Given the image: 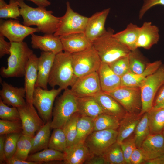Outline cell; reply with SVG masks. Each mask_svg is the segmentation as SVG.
Instances as JSON below:
<instances>
[{
  "mask_svg": "<svg viewBox=\"0 0 164 164\" xmlns=\"http://www.w3.org/2000/svg\"><path fill=\"white\" fill-rule=\"evenodd\" d=\"M17 0L24 25L28 26H36L39 32L45 34H53L56 31L60 17L53 15V11L47 10L44 7H32L26 4L23 0Z\"/></svg>",
  "mask_w": 164,
  "mask_h": 164,
  "instance_id": "obj_1",
  "label": "cell"
},
{
  "mask_svg": "<svg viewBox=\"0 0 164 164\" xmlns=\"http://www.w3.org/2000/svg\"><path fill=\"white\" fill-rule=\"evenodd\" d=\"M77 78L74 73L72 54L63 51L56 54L49 75L48 84L62 90L71 87Z\"/></svg>",
  "mask_w": 164,
  "mask_h": 164,
  "instance_id": "obj_2",
  "label": "cell"
},
{
  "mask_svg": "<svg viewBox=\"0 0 164 164\" xmlns=\"http://www.w3.org/2000/svg\"><path fill=\"white\" fill-rule=\"evenodd\" d=\"M7 67L1 68V76L4 78L20 77L24 76L25 69L33 51L25 42H11Z\"/></svg>",
  "mask_w": 164,
  "mask_h": 164,
  "instance_id": "obj_3",
  "label": "cell"
},
{
  "mask_svg": "<svg viewBox=\"0 0 164 164\" xmlns=\"http://www.w3.org/2000/svg\"><path fill=\"white\" fill-rule=\"evenodd\" d=\"M113 31L106 30L92 43L102 62L109 64L128 55L131 51L113 36Z\"/></svg>",
  "mask_w": 164,
  "mask_h": 164,
  "instance_id": "obj_4",
  "label": "cell"
},
{
  "mask_svg": "<svg viewBox=\"0 0 164 164\" xmlns=\"http://www.w3.org/2000/svg\"><path fill=\"white\" fill-rule=\"evenodd\" d=\"M77 111V97L70 89H65L62 94L56 99L53 107L51 129L62 128L68 120Z\"/></svg>",
  "mask_w": 164,
  "mask_h": 164,
  "instance_id": "obj_5",
  "label": "cell"
},
{
  "mask_svg": "<svg viewBox=\"0 0 164 164\" xmlns=\"http://www.w3.org/2000/svg\"><path fill=\"white\" fill-rule=\"evenodd\" d=\"M164 84V65L161 66L155 72L147 77L141 84L142 107L139 114L143 115L152 108L156 94Z\"/></svg>",
  "mask_w": 164,
  "mask_h": 164,
  "instance_id": "obj_6",
  "label": "cell"
},
{
  "mask_svg": "<svg viewBox=\"0 0 164 164\" xmlns=\"http://www.w3.org/2000/svg\"><path fill=\"white\" fill-rule=\"evenodd\" d=\"M71 54L73 68L77 78L97 71L101 61L92 46L85 50Z\"/></svg>",
  "mask_w": 164,
  "mask_h": 164,
  "instance_id": "obj_7",
  "label": "cell"
},
{
  "mask_svg": "<svg viewBox=\"0 0 164 164\" xmlns=\"http://www.w3.org/2000/svg\"><path fill=\"white\" fill-rule=\"evenodd\" d=\"M106 93L118 102L127 113L139 114L140 112L142 102L139 87L121 86Z\"/></svg>",
  "mask_w": 164,
  "mask_h": 164,
  "instance_id": "obj_8",
  "label": "cell"
},
{
  "mask_svg": "<svg viewBox=\"0 0 164 164\" xmlns=\"http://www.w3.org/2000/svg\"><path fill=\"white\" fill-rule=\"evenodd\" d=\"M62 90L59 88L48 90L40 87H35L32 104L45 124L50 121L54 101Z\"/></svg>",
  "mask_w": 164,
  "mask_h": 164,
  "instance_id": "obj_9",
  "label": "cell"
},
{
  "mask_svg": "<svg viewBox=\"0 0 164 164\" xmlns=\"http://www.w3.org/2000/svg\"><path fill=\"white\" fill-rule=\"evenodd\" d=\"M88 17L74 12L70 7L69 2L66 3V12L60 17L59 27L53 34L60 36L71 34L84 33Z\"/></svg>",
  "mask_w": 164,
  "mask_h": 164,
  "instance_id": "obj_10",
  "label": "cell"
},
{
  "mask_svg": "<svg viewBox=\"0 0 164 164\" xmlns=\"http://www.w3.org/2000/svg\"><path fill=\"white\" fill-rule=\"evenodd\" d=\"M117 130L107 129L93 132L84 144L91 155H102L110 146L116 142Z\"/></svg>",
  "mask_w": 164,
  "mask_h": 164,
  "instance_id": "obj_11",
  "label": "cell"
},
{
  "mask_svg": "<svg viewBox=\"0 0 164 164\" xmlns=\"http://www.w3.org/2000/svg\"><path fill=\"white\" fill-rule=\"evenodd\" d=\"M70 87L77 97H93L102 91L97 72L78 78Z\"/></svg>",
  "mask_w": 164,
  "mask_h": 164,
  "instance_id": "obj_12",
  "label": "cell"
},
{
  "mask_svg": "<svg viewBox=\"0 0 164 164\" xmlns=\"http://www.w3.org/2000/svg\"><path fill=\"white\" fill-rule=\"evenodd\" d=\"M22 125V133L32 137L45 124L32 104L27 103L18 108Z\"/></svg>",
  "mask_w": 164,
  "mask_h": 164,
  "instance_id": "obj_13",
  "label": "cell"
},
{
  "mask_svg": "<svg viewBox=\"0 0 164 164\" xmlns=\"http://www.w3.org/2000/svg\"><path fill=\"white\" fill-rule=\"evenodd\" d=\"M39 32L36 28L21 24L18 21L9 19L1 21L0 34L6 37L11 42H23L29 35Z\"/></svg>",
  "mask_w": 164,
  "mask_h": 164,
  "instance_id": "obj_14",
  "label": "cell"
},
{
  "mask_svg": "<svg viewBox=\"0 0 164 164\" xmlns=\"http://www.w3.org/2000/svg\"><path fill=\"white\" fill-rule=\"evenodd\" d=\"M110 9H105L88 18L84 33L92 43L106 31L105 24Z\"/></svg>",
  "mask_w": 164,
  "mask_h": 164,
  "instance_id": "obj_15",
  "label": "cell"
},
{
  "mask_svg": "<svg viewBox=\"0 0 164 164\" xmlns=\"http://www.w3.org/2000/svg\"><path fill=\"white\" fill-rule=\"evenodd\" d=\"M1 84L2 87L0 91V99L4 103L17 108L26 104L24 87H15L5 81H2Z\"/></svg>",
  "mask_w": 164,
  "mask_h": 164,
  "instance_id": "obj_16",
  "label": "cell"
},
{
  "mask_svg": "<svg viewBox=\"0 0 164 164\" xmlns=\"http://www.w3.org/2000/svg\"><path fill=\"white\" fill-rule=\"evenodd\" d=\"M139 148L144 155L146 161L164 155V138L162 133L150 134Z\"/></svg>",
  "mask_w": 164,
  "mask_h": 164,
  "instance_id": "obj_17",
  "label": "cell"
},
{
  "mask_svg": "<svg viewBox=\"0 0 164 164\" xmlns=\"http://www.w3.org/2000/svg\"><path fill=\"white\" fill-rule=\"evenodd\" d=\"M63 50L70 54L80 52L92 46V43L84 33L69 34L59 36Z\"/></svg>",
  "mask_w": 164,
  "mask_h": 164,
  "instance_id": "obj_18",
  "label": "cell"
},
{
  "mask_svg": "<svg viewBox=\"0 0 164 164\" xmlns=\"http://www.w3.org/2000/svg\"><path fill=\"white\" fill-rule=\"evenodd\" d=\"M31 43L34 49H39L42 51L51 52L56 54L63 50L60 36L53 34H45L39 36L31 34Z\"/></svg>",
  "mask_w": 164,
  "mask_h": 164,
  "instance_id": "obj_19",
  "label": "cell"
},
{
  "mask_svg": "<svg viewBox=\"0 0 164 164\" xmlns=\"http://www.w3.org/2000/svg\"><path fill=\"white\" fill-rule=\"evenodd\" d=\"M39 57L33 54L28 62L24 74V88L26 91V101L32 104L33 95L38 76Z\"/></svg>",
  "mask_w": 164,
  "mask_h": 164,
  "instance_id": "obj_20",
  "label": "cell"
},
{
  "mask_svg": "<svg viewBox=\"0 0 164 164\" xmlns=\"http://www.w3.org/2000/svg\"><path fill=\"white\" fill-rule=\"evenodd\" d=\"M56 54L42 51L39 57L38 76L35 87L48 89V79Z\"/></svg>",
  "mask_w": 164,
  "mask_h": 164,
  "instance_id": "obj_21",
  "label": "cell"
},
{
  "mask_svg": "<svg viewBox=\"0 0 164 164\" xmlns=\"http://www.w3.org/2000/svg\"><path fill=\"white\" fill-rule=\"evenodd\" d=\"M159 39L158 27L151 22H145L140 27L137 48L149 49L158 43Z\"/></svg>",
  "mask_w": 164,
  "mask_h": 164,
  "instance_id": "obj_22",
  "label": "cell"
},
{
  "mask_svg": "<svg viewBox=\"0 0 164 164\" xmlns=\"http://www.w3.org/2000/svg\"><path fill=\"white\" fill-rule=\"evenodd\" d=\"M97 72L102 91L109 92L121 86V77L112 70L108 64L101 62Z\"/></svg>",
  "mask_w": 164,
  "mask_h": 164,
  "instance_id": "obj_23",
  "label": "cell"
},
{
  "mask_svg": "<svg viewBox=\"0 0 164 164\" xmlns=\"http://www.w3.org/2000/svg\"><path fill=\"white\" fill-rule=\"evenodd\" d=\"M93 97L104 113L117 118L120 121L126 114V111L121 104L108 94L102 91Z\"/></svg>",
  "mask_w": 164,
  "mask_h": 164,
  "instance_id": "obj_24",
  "label": "cell"
},
{
  "mask_svg": "<svg viewBox=\"0 0 164 164\" xmlns=\"http://www.w3.org/2000/svg\"><path fill=\"white\" fill-rule=\"evenodd\" d=\"M162 65L161 60L148 64L142 73L135 74L129 71L121 77V86L139 87L143 81L157 70Z\"/></svg>",
  "mask_w": 164,
  "mask_h": 164,
  "instance_id": "obj_25",
  "label": "cell"
},
{
  "mask_svg": "<svg viewBox=\"0 0 164 164\" xmlns=\"http://www.w3.org/2000/svg\"><path fill=\"white\" fill-rule=\"evenodd\" d=\"M142 115L139 114L127 113L120 121L117 129V142L120 144L124 140L133 134Z\"/></svg>",
  "mask_w": 164,
  "mask_h": 164,
  "instance_id": "obj_26",
  "label": "cell"
},
{
  "mask_svg": "<svg viewBox=\"0 0 164 164\" xmlns=\"http://www.w3.org/2000/svg\"><path fill=\"white\" fill-rule=\"evenodd\" d=\"M63 162L66 164H82L91 154L84 143L74 144L67 147L64 152Z\"/></svg>",
  "mask_w": 164,
  "mask_h": 164,
  "instance_id": "obj_27",
  "label": "cell"
},
{
  "mask_svg": "<svg viewBox=\"0 0 164 164\" xmlns=\"http://www.w3.org/2000/svg\"><path fill=\"white\" fill-rule=\"evenodd\" d=\"M78 112L80 115L94 119L104 113L94 97H77Z\"/></svg>",
  "mask_w": 164,
  "mask_h": 164,
  "instance_id": "obj_28",
  "label": "cell"
},
{
  "mask_svg": "<svg viewBox=\"0 0 164 164\" xmlns=\"http://www.w3.org/2000/svg\"><path fill=\"white\" fill-rule=\"evenodd\" d=\"M140 27L130 23L124 30L116 33L113 36L131 51L137 49V44Z\"/></svg>",
  "mask_w": 164,
  "mask_h": 164,
  "instance_id": "obj_29",
  "label": "cell"
},
{
  "mask_svg": "<svg viewBox=\"0 0 164 164\" xmlns=\"http://www.w3.org/2000/svg\"><path fill=\"white\" fill-rule=\"evenodd\" d=\"M51 121L45 123L32 137V146L29 155L48 148L51 135Z\"/></svg>",
  "mask_w": 164,
  "mask_h": 164,
  "instance_id": "obj_30",
  "label": "cell"
},
{
  "mask_svg": "<svg viewBox=\"0 0 164 164\" xmlns=\"http://www.w3.org/2000/svg\"><path fill=\"white\" fill-rule=\"evenodd\" d=\"M64 159V153L48 148L29 155L26 160L42 164L45 162L55 161H63Z\"/></svg>",
  "mask_w": 164,
  "mask_h": 164,
  "instance_id": "obj_31",
  "label": "cell"
},
{
  "mask_svg": "<svg viewBox=\"0 0 164 164\" xmlns=\"http://www.w3.org/2000/svg\"><path fill=\"white\" fill-rule=\"evenodd\" d=\"M77 135L74 144L84 143L87 137L93 132V119L80 114L77 121Z\"/></svg>",
  "mask_w": 164,
  "mask_h": 164,
  "instance_id": "obj_32",
  "label": "cell"
},
{
  "mask_svg": "<svg viewBox=\"0 0 164 164\" xmlns=\"http://www.w3.org/2000/svg\"><path fill=\"white\" fill-rule=\"evenodd\" d=\"M147 113L150 134L162 133L164 129V108H152Z\"/></svg>",
  "mask_w": 164,
  "mask_h": 164,
  "instance_id": "obj_33",
  "label": "cell"
},
{
  "mask_svg": "<svg viewBox=\"0 0 164 164\" xmlns=\"http://www.w3.org/2000/svg\"><path fill=\"white\" fill-rule=\"evenodd\" d=\"M93 131L107 129L117 130L120 120L117 118L105 113L93 119Z\"/></svg>",
  "mask_w": 164,
  "mask_h": 164,
  "instance_id": "obj_34",
  "label": "cell"
},
{
  "mask_svg": "<svg viewBox=\"0 0 164 164\" xmlns=\"http://www.w3.org/2000/svg\"><path fill=\"white\" fill-rule=\"evenodd\" d=\"M150 134L148 113L146 112L143 115L134 132L136 147L139 148Z\"/></svg>",
  "mask_w": 164,
  "mask_h": 164,
  "instance_id": "obj_35",
  "label": "cell"
},
{
  "mask_svg": "<svg viewBox=\"0 0 164 164\" xmlns=\"http://www.w3.org/2000/svg\"><path fill=\"white\" fill-rule=\"evenodd\" d=\"M107 164H126L120 144L116 142L102 155Z\"/></svg>",
  "mask_w": 164,
  "mask_h": 164,
  "instance_id": "obj_36",
  "label": "cell"
},
{
  "mask_svg": "<svg viewBox=\"0 0 164 164\" xmlns=\"http://www.w3.org/2000/svg\"><path fill=\"white\" fill-rule=\"evenodd\" d=\"M48 148L64 153L67 147L66 135L62 128L53 129L50 138Z\"/></svg>",
  "mask_w": 164,
  "mask_h": 164,
  "instance_id": "obj_37",
  "label": "cell"
},
{
  "mask_svg": "<svg viewBox=\"0 0 164 164\" xmlns=\"http://www.w3.org/2000/svg\"><path fill=\"white\" fill-rule=\"evenodd\" d=\"M80 116L77 112L73 114L66 121L62 128L67 139V147L74 144L77 133V123Z\"/></svg>",
  "mask_w": 164,
  "mask_h": 164,
  "instance_id": "obj_38",
  "label": "cell"
},
{
  "mask_svg": "<svg viewBox=\"0 0 164 164\" xmlns=\"http://www.w3.org/2000/svg\"><path fill=\"white\" fill-rule=\"evenodd\" d=\"M33 137L22 133L18 142L16 150L13 157L26 160L32 147Z\"/></svg>",
  "mask_w": 164,
  "mask_h": 164,
  "instance_id": "obj_39",
  "label": "cell"
},
{
  "mask_svg": "<svg viewBox=\"0 0 164 164\" xmlns=\"http://www.w3.org/2000/svg\"><path fill=\"white\" fill-rule=\"evenodd\" d=\"M20 15L19 4L17 0H9V4L0 0V18L17 19Z\"/></svg>",
  "mask_w": 164,
  "mask_h": 164,
  "instance_id": "obj_40",
  "label": "cell"
},
{
  "mask_svg": "<svg viewBox=\"0 0 164 164\" xmlns=\"http://www.w3.org/2000/svg\"><path fill=\"white\" fill-rule=\"evenodd\" d=\"M129 62V72L135 74H139L144 70L146 66L142 58L137 49L131 51L128 55Z\"/></svg>",
  "mask_w": 164,
  "mask_h": 164,
  "instance_id": "obj_41",
  "label": "cell"
},
{
  "mask_svg": "<svg viewBox=\"0 0 164 164\" xmlns=\"http://www.w3.org/2000/svg\"><path fill=\"white\" fill-rule=\"evenodd\" d=\"M22 133H12L5 135L4 142L5 155L6 159L14 155L17 142Z\"/></svg>",
  "mask_w": 164,
  "mask_h": 164,
  "instance_id": "obj_42",
  "label": "cell"
},
{
  "mask_svg": "<svg viewBox=\"0 0 164 164\" xmlns=\"http://www.w3.org/2000/svg\"><path fill=\"white\" fill-rule=\"evenodd\" d=\"M0 118L1 119L11 121H20L18 108L9 107L4 103L0 98Z\"/></svg>",
  "mask_w": 164,
  "mask_h": 164,
  "instance_id": "obj_43",
  "label": "cell"
},
{
  "mask_svg": "<svg viewBox=\"0 0 164 164\" xmlns=\"http://www.w3.org/2000/svg\"><path fill=\"white\" fill-rule=\"evenodd\" d=\"M108 65L112 70L121 77L129 71L128 56L119 58Z\"/></svg>",
  "mask_w": 164,
  "mask_h": 164,
  "instance_id": "obj_44",
  "label": "cell"
},
{
  "mask_svg": "<svg viewBox=\"0 0 164 164\" xmlns=\"http://www.w3.org/2000/svg\"><path fill=\"white\" fill-rule=\"evenodd\" d=\"M22 127L21 121H11L0 120V135L22 133Z\"/></svg>",
  "mask_w": 164,
  "mask_h": 164,
  "instance_id": "obj_45",
  "label": "cell"
},
{
  "mask_svg": "<svg viewBox=\"0 0 164 164\" xmlns=\"http://www.w3.org/2000/svg\"><path fill=\"white\" fill-rule=\"evenodd\" d=\"M126 164H131L130 158L136 147L133 134L124 140L120 144Z\"/></svg>",
  "mask_w": 164,
  "mask_h": 164,
  "instance_id": "obj_46",
  "label": "cell"
},
{
  "mask_svg": "<svg viewBox=\"0 0 164 164\" xmlns=\"http://www.w3.org/2000/svg\"><path fill=\"white\" fill-rule=\"evenodd\" d=\"M157 5H164V0H144V3L139 12V19H142L149 10Z\"/></svg>",
  "mask_w": 164,
  "mask_h": 164,
  "instance_id": "obj_47",
  "label": "cell"
},
{
  "mask_svg": "<svg viewBox=\"0 0 164 164\" xmlns=\"http://www.w3.org/2000/svg\"><path fill=\"white\" fill-rule=\"evenodd\" d=\"M145 161V156L141 150L139 148L136 147L130 156L131 164H144Z\"/></svg>",
  "mask_w": 164,
  "mask_h": 164,
  "instance_id": "obj_48",
  "label": "cell"
},
{
  "mask_svg": "<svg viewBox=\"0 0 164 164\" xmlns=\"http://www.w3.org/2000/svg\"><path fill=\"white\" fill-rule=\"evenodd\" d=\"M156 95L152 108H164V84L159 88Z\"/></svg>",
  "mask_w": 164,
  "mask_h": 164,
  "instance_id": "obj_49",
  "label": "cell"
},
{
  "mask_svg": "<svg viewBox=\"0 0 164 164\" xmlns=\"http://www.w3.org/2000/svg\"><path fill=\"white\" fill-rule=\"evenodd\" d=\"M11 42H8L5 39V36L0 34V57L5 55L10 54L11 48Z\"/></svg>",
  "mask_w": 164,
  "mask_h": 164,
  "instance_id": "obj_50",
  "label": "cell"
},
{
  "mask_svg": "<svg viewBox=\"0 0 164 164\" xmlns=\"http://www.w3.org/2000/svg\"><path fill=\"white\" fill-rule=\"evenodd\" d=\"M85 164H107L102 155L91 154L86 160Z\"/></svg>",
  "mask_w": 164,
  "mask_h": 164,
  "instance_id": "obj_51",
  "label": "cell"
},
{
  "mask_svg": "<svg viewBox=\"0 0 164 164\" xmlns=\"http://www.w3.org/2000/svg\"><path fill=\"white\" fill-rule=\"evenodd\" d=\"M5 135H1L0 136V164H4L6 162V158L4 142Z\"/></svg>",
  "mask_w": 164,
  "mask_h": 164,
  "instance_id": "obj_52",
  "label": "cell"
},
{
  "mask_svg": "<svg viewBox=\"0 0 164 164\" xmlns=\"http://www.w3.org/2000/svg\"><path fill=\"white\" fill-rule=\"evenodd\" d=\"M5 163L7 164H40L39 162H32L22 160L15 157H12L6 159Z\"/></svg>",
  "mask_w": 164,
  "mask_h": 164,
  "instance_id": "obj_53",
  "label": "cell"
},
{
  "mask_svg": "<svg viewBox=\"0 0 164 164\" xmlns=\"http://www.w3.org/2000/svg\"><path fill=\"white\" fill-rule=\"evenodd\" d=\"M33 2L38 7H44L50 5L51 3L48 0H28Z\"/></svg>",
  "mask_w": 164,
  "mask_h": 164,
  "instance_id": "obj_54",
  "label": "cell"
},
{
  "mask_svg": "<svg viewBox=\"0 0 164 164\" xmlns=\"http://www.w3.org/2000/svg\"><path fill=\"white\" fill-rule=\"evenodd\" d=\"M145 164H164V155L154 159L146 161Z\"/></svg>",
  "mask_w": 164,
  "mask_h": 164,
  "instance_id": "obj_55",
  "label": "cell"
},
{
  "mask_svg": "<svg viewBox=\"0 0 164 164\" xmlns=\"http://www.w3.org/2000/svg\"><path fill=\"white\" fill-rule=\"evenodd\" d=\"M162 134H163V137H164V129L162 131Z\"/></svg>",
  "mask_w": 164,
  "mask_h": 164,
  "instance_id": "obj_56",
  "label": "cell"
}]
</instances>
